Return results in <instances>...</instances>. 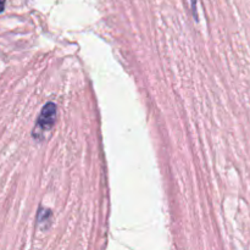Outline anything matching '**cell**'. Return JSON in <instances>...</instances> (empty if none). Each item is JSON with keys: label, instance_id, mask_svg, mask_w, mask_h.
Returning a JSON list of instances; mask_svg holds the SVG:
<instances>
[{"label": "cell", "instance_id": "6da1fadb", "mask_svg": "<svg viewBox=\"0 0 250 250\" xmlns=\"http://www.w3.org/2000/svg\"><path fill=\"white\" fill-rule=\"evenodd\" d=\"M56 117H58V109L54 103H48L43 106L41 114H39L38 120H37L36 131H34V136L42 133V132H46L54 127L56 122Z\"/></svg>", "mask_w": 250, "mask_h": 250}, {"label": "cell", "instance_id": "3957f363", "mask_svg": "<svg viewBox=\"0 0 250 250\" xmlns=\"http://www.w3.org/2000/svg\"><path fill=\"white\" fill-rule=\"evenodd\" d=\"M4 5H5V0H0V12L4 10Z\"/></svg>", "mask_w": 250, "mask_h": 250}, {"label": "cell", "instance_id": "7a4b0ae2", "mask_svg": "<svg viewBox=\"0 0 250 250\" xmlns=\"http://www.w3.org/2000/svg\"><path fill=\"white\" fill-rule=\"evenodd\" d=\"M190 5H192V9L194 11V15L197 16V0H190Z\"/></svg>", "mask_w": 250, "mask_h": 250}]
</instances>
